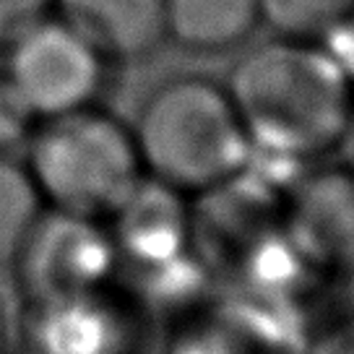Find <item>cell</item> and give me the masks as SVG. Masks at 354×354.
I'll return each mask as SVG.
<instances>
[{"label": "cell", "mask_w": 354, "mask_h": 354, "mask_svg": "<svg viewBox=\"0 0 354 354\" xmlns=\"http://www.w3.org/2000/svg\"><path fill=\"white\" fill-rule=\"evenodd\" d=\"M39 118L26 104L21 91L13 86L8 73H0V154L16 156L19 149H26L34 131L39 128Z\"/></svg>", "instance_id": "14"}, {"label": "cell", "mask_w": 354, "mask_h": 354, "mask_svg": "<svg viewBox=\"0 0 354 354\" xmlns=\"http://www.w3.org/2000/svg\"><path fill=\"white\" fill-rule=\"evenodd\" d=\"M55 16V0H0V50L34 32L39 24Z\"/></svg>", "instance_id": "15"}, {"label": "cell", "mask_w": 354, "mask_h": 354, "mask_svg": "<svg viewBox=\"0 0 354 354\" xmlns=\"http://www.w3.org/2000/svg\"><path fill=\"white\" fill-rule=\"evenodd\" d=\"M333 154L339 156V167H342L344 172H349L354 177V104L349 118H346L342 136H339V144L333 149Z\"/></svg>", "instance_id": "17"}, {"label": "cell", "mask_w": 354, "mask_h": 354, "mask_svg": "<svg viewBox=\"0 0 354 354\" xmlns=\"http://www.w3.org/2000/svg\"><path fill=\"white\" fill-rule=\"evenodd\" d=\"M55 16L107 60H138L167 39L165 0H55Z\"/></svg>", "instance_id": "10"}, {"label": "cell", "mask_w": 354, "mask_h": 354, "mask_svg": "<svg viewBox=\"0 0 354 354\" xmlns=\"http://www.w3.org/2000/svg\"><path fill=\"white\" fill-rule=\"evenodd\" d=\"M118 250L102 219L44 209L13 255L19 289L32 305L107 289Z\"/></svg>", "instance_id": "4"}, {"label": "cell", "mask_w": 354, "mask_h": 354, "mask_svg": "<svg viewBox=\"0 0 354 354\" xmlns=\"http://www.w3.org/2000/svg\"><path fill=\"white\" fill-rule=\"evenodd\" d=\"M258 26V0H165L167 39L193 53H224Z\"/></svg>", "instance_id": "11"}, {"label": "cell", "mask_w": 354, "mask_h": 354, "mask_svg": "<svg viewBox=\"0 0 354 354\" xmlns=\"http://www.w3.org/2000/svg\"><path fill=\"white\" fill-rule=\"evenodd\" d=\"M107 57L63 19H47L8 50L6 73L39 120L94 107Z\"/></svg>", "instance_id": "5"}, {"label": "cell", "mask_w": 354, "mask_h": 354, "mask_svg": "<svg viewBox=\"0 0 354 354\" xmlns=\"http://www.w3.org/2000/svg\"><path fill=\"white\" fill-rule=\"evenodd\" d=\"M24 165L47 209L102 221L146 175L133 128L97 104L39 122Z\"/></svg>", "instance_id": "3"}, {"label": "cell", "mask_w": 354, "mask_h": 354, "mask_svg": "<svg viewBox=\"0 0 354 354\" xmlns=\"http://www.w3.org/2000/svg\"><path fill=\"white\" fill-rule=\"evenodd\" d=\"M323 47L331 53V57L339 63L346 81L354 88V13L323 42Z\"/></svg>", "instance_id": "16"}, {"label": "cell", "mask_w": 354, "mask_h": 354, "mask_svg": "<svg viewBox=\"0 0 354 354\" xmlns=\"http://www.w3.org/2000/svg\"><path fill=\"white\" fill-rule=\"evenodd\" d=\"M284 230L318 268L344 271L354 261V177L336 165L295 183Z\"/></svg>", "instance_id": "8"}, {"label": "cell", "mask_w": 354, "mask_h": 354, "mask_svg": "<svg viewBox=\"0 0 354 354\" xmlns=\"http://www.w3.org/2000/svg\"><path fill=\"white\" fill-rule=\"evenodd\" d=\"M344 274H346V279H349V292H352V297H354V261L344 268Z\"/></svg>", "instance_id": "18"}, {"label": "cell", "mask_w": 354, "mask_h": 354, "mask_svg": "<svg viewBox=\"0 0 354 354\" xmlns=\"http://www.w3.org/2000/svg\"><path fill=\"white\" fill-rule=\"evenodd\" d=\"M32 333L39 354H125L133 339L107 289L34 305Z\"/></svg>", "instance_id": "9"}, {"label": "cell", "mask_w": 354, "mask_h": 354, "mask_svg": "<svg viewBox=\"0 0 354 354\" xmlns=\"http://www.w3.org/2000/svg\"><path fill=\"white\" fill-rule=\"evenodd\" d=\"M104 224L118 250V261L138 271L175 263L193 253L190 196L156 177H141Z\"/></svg>", "instance_id": "7"}, {"label": "cell", "mask_w": 354, "mask_h": 354, "mask_svg": "<svg viewBox=\"0 0 354 354\" xmlns=\"http://www.w3.org/2000/svg\"><path fill=\"white\" fill-rule=\"evenodd\" d=\"M227 91L253 156L305 167L333 154L354 104V88L321 42L281 39L234 63Z\"/></svg>", "instance_id": "1"}, {"label": "cell", "mask_w": 354, "mask_h": 354, "mask_svg": "<svg viewBox=\"0 0 354 354\" xmlns=\"http://www.w3.org/2000/svg\"><path fill=\"white\" fill-rule=\"evenodd\" d=\"M144 172L198 196L250 165L253 146L227 84L180 76L151 91L133 125Z\"/></svg>", "instance_id": "2"}, {"label": "cell", "mask_w": 354, "mask_h": 354, "mask_svg": "<svg viewBox=\"0 0 354 354\" xmlns=\"http://www.w3.org/2000/svg\"><path fill=\"white\" fill-rule=\"evenodd\" d=\"M196 198L190 245L203 266H237L255 243L284 224L287 196L277 183L250 175L248 167Z\"/></svg>", "instance_id": "6"}, {"label": "cell", "mask_w": 354, "mask_h": 354, "mask_svg": "<svg viewBox=\"0 0 354 354\" xmlns=\"http://www.w3.org/2000/svg\"><path fill=\"white\" fill-rule=\"evenodd\" d=\"M261 24L281 39L326 42L354 13V0H258Z\"/></svg>", "instance_id": "13"}, {"label": "cell", "mask_w": 354, "mask_h": 354, "mask_svg": "<svg viewBox=\"0 0 354 354\" xmlns=\"http://www.w3.org/2000/svg\"><path fill=\"white\" fill-rule=\"evenodd\" d=\"M44 209L29 167L19 156L0 154V263L11 266L19 245Z\"/></svg>", "instance_id": "12"}]
</instances>
